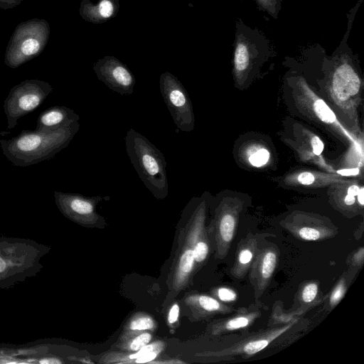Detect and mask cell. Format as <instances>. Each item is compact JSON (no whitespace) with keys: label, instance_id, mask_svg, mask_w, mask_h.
Instances as JSON below:
<instances>
[{"label":"cell","instance_id":"cell-29","mask_svg":"<svg viewBox=\"0 0 364 364\" xmlns=\"http://www.w3.org/2000/svg\"><path fill=\"white\" fill-rule=\"evenodd\" d=\"M311 143L314 154L317 156L320 155L324 148V144L322 141L318 136H315L311 139Z\"/></svg>","mask_w":364,"mask_h":364},{"label":"cell","instance_id":"cell-38","mask_svg":"<svg viewBox=\"0 0 364 364\" xmlns=\"http://www.w3.org/2000/svg\"><path fill=\"white\" fill-rule=\"evenodd\" d=\"M2 1H6V0H2Z\"/></svg>","mask_w":364,"mask_h":364},{"label":"cell","instance_id":"cell-22","mask_svg":"<svg viewBox=\"0 0 364 364\" xmlns=\"http://www.w3.org/2000/svg\"><path fill=\"white\" fill-rule=\"evenodd\" d=\"M345 291V282L342 279L337 284L336 287L334 288L331 294L330 304L332 306L336 305L340 301V300L343 298Z\"/></svg>","mask_w":364,"mask_h":364},{"label":"cell","instance_id":"cell-3","mask_svg":"<svg viewBox=\"0 0 364 364\" xmlns=\"http://www.w3.org/2000/svg\"><path fill=\"white\" fill-rule=\"evenodd\" d=\"M41 252L39 247L28 241L1 240L0 287L33 273Z\"/></svg>","mask_w":364,"mask_h":364},{"label":"cell","instance_id":"cell-6","mask_svg":"<svg viewBox=\"0 0 364 364\" xmlns=\"http://www.w3.org/2000/svg\"><path fill=\"white\" fill-rule=\"evenodd\" d=\"M51 92L48 82L36 80H26L14 87L4 105L7 128H14L19 118L37 108Z\"/></svg>","mask_w":364,"mask_h":364},{"label":"cell","instance_id":"cell-15","mask_svg":"<svg viewBox=\"0 0 364 364\" xmlns=\"http://www.w3.org/2000/svg\"><path fill=\"white\" fill-rule=\"evenodd\" d=\"M256 312L240 314L233 316L223 323V330L234 331L245 328L249 326L252 322V321L256 318Z\"/></svg>","mask_w":364,"mask_h":364},{"label":"cell","instance_id":"cell-20","mask_svg":"<svg viewBox=\"0 0 364 364\" xmlns=\"http://www.w3.org/2000/svg\"><path fill=\"white\" fill-rule=\"evenodd\" d=\"M195 259L193 250H187L182 255L180 259V269L185 273L191 271Z\"/></svg>","mask_w":364,"mask_h":364},{"label":"cell","instance_id":"cell-34","mask_svg":"<svg viewBox=\"0 0 364 364\" xmlns=\"http://www.w3.org/2000/svg\"><path fill=\"white\" fill-rule=\"evenodd\" d=\"M358 168H345L341 169L337 171V173L341 176H355L359 173Z\"/></svg>","mask_w":364,"mask_h":364},{"label":"cell","instance_id":"cell-36","mask_svg":"<svg viewBox=\"0 0 364 364\" xmlns=\"http://www.w3.org/2000/svg\"><path fill=\"white\" fill-rule=\"evenodd\" d=\"M355 201V196L347 194L344 198V203L347 205H353Z\"/></svg>","mask_w":364,"mask_h":364},{"label":"cell","instance_id":"cell-23","mask_svg":"<svg viewBox=\"0 0 364 364\" xmlns=\"http://www.w3.org/2000/svg\"><path fill=\"white\" fill-rule=\"evenodd\" d=\"M317 293L318 285L314 282L309 283L304 287L302 291V299L304 302L309 303L315 299Z\"/></svg>","mask_w":364,"mask_h":364},{"label":"cell","instance_id":"cell-33","mask_svg":"<svg viewBox=\"0 0 364 364\" xmlns=\"http://www.w3.org/2000/svg\"><path fill=\"white\" fill-rule=\"evenodd\" d=\"M156 355H157L156 353L151 351L149 353H146V354L136 358V362L139 363H144L149 362V361L154 360L156 358Z\"/></svg>","mask_w":364,"mask_h":364},{"label":"cell","instance_id":"cell-4","mask_svg":"<svg viewBox=\"0 0 364 364\" xmlns=\"http://www.w3.org/2000/svg\"><path fill=\"white\" fill-rule=\"evenodd\" d=\"M233 48V65L238 75L246 73L254 63L274 52L266 36L257 28L247 26L240 18L236 21Z\"/></svg>","mask_w":364,"mask_h":364},{"label":"cell","instance_id":"cell-30","mask_svg":"<svg viewBox=\"0 0 364 364\" xmlns=\"http://www.w3.org/2000/svg\"><path fill=\"white\" fill-rule=\"evenodd\" d=\"M297 179L302 184L309 185L314 181V176L310 172H303L299 175Z\"/></svg>","mask_w":364,"mask_h":364},{"label":"cell","instance_id":"cell-5","mask_svg":"<svg viewBox=\"0 0 364 364\" xmlns=\"http://www.w3.org/2000/svg\"><path fill=\"white\" fill-rule=\"evenodd\" d=\"M48 37L46 22L32 21L21 25L11 38L6 63L14 68L36 56L43 49Z\"/></svg>","mask_w":364,"mask_h":364},{"label":"cell","instance_id":"cell-12","mask_svg":"<svg viewBox=\"0 0 364 364\" xmlns=\"http://www.w3.org/2000/svg\"><path fill=\"white\" fill-rule=\"evenodd\" d=\"M80 117L65 106H54L43 112L38 117L36 130H50L78 122Z\"/></svg>","mask_w":364,"mask_h":364},{"label":"cell","instance_id":"cell-17","mask_svg":"<svg viewBox=\"0 0 364 364\" xmlns=\"http://www.w3.org/2000/svg\"><path fill=\"white\" fill-rule=\"evenodd\" d=\"M314 109L316 114L322 122L326 123L335 122V114L323 100H316L314 104Z\"/></svg>","mask_w":364,"mask_h":364},{"label":"cell","instance_id":"cell-32","mask_svg":"<svg viewBox=\"0 0 364 364\" xmlns=\"http://www.w3.org/2000/svg\"><path fill=\"white\" fill-rule=\"evenodd\" d=\"M179 307L177 304H174L169 311L168 322L170 323H174L178 317Z\"/></svg>","mask_w":364,"mask_h":364},{"label":"cell","instance_id":"cell-19","mask_svg":"<svg viewBox=\"0 0 364 364\" xmlns=\"http://www.w3.org/2000/svg\"><path fill=\"white\" fill-rule=\"evenodd\" d=\"M269 158V151L265 149H261L251 155L249 160L252 166L259 167L264 165L268 161Z\"/></svg>","mask_w":364,"mask_h":364},{"label":"cell","instance_id":"cell-26","mask_svg":"<svg viewBox=\"0 0 364 364\" xmlns=\"http://www.w3.org/2000/svg\"><path fill=\"white\" fill-rule=\"evenodd\" d=\"M151 338V336L149 333H144L138 336L131 343L130 349L132 350H139L141 348L147 345Z\"/></svg>","mask_w":364,"mask_h":364},{"label":"cell","instance_id":"cell-2","mask_svg":"<svg viewBox=\"0 0 364 364\" xmlns=\"http://www.w3.org/2000/svg\"><path fill=\"white\" fill-rule=\"evenodd\" d=\"M124 139L127 155L146 188L156 198H165L168 192V183L163 153L132 128L128 130Z\"/></svg>","mask_w":364,"mask_h":364},{"label":"cell","instance_id":"cell-16","mask_svg":"<svg viewBox=\"0 0 364 364\" xmlns=\"http://www.w3.org/2000/svg\"><path fill=\"white\" fill-rule=\"evenodd\" d=\"M257 8L260 11L267 13L274 19L278 18L282 8L283 0H253Z\"/></svg>","mask_w":364,"mask_h":364},{"label":"cell","instance_id":"cell-1","mask_svg":"<svg viewBox=\"0 0 364 364\" xmlns=\"http://www.w3.org/2000/svg\"><path fill=\"white\" fill-rule=\"evenodd\" d=\"M80 128L78 122L50 130L23 131L0 140L4 156L17 166H27L53 158L67 147Z\"/></svg>","mask_w":364,"mask_h":364},{"label":"cell","instance_id":"cell-8","mask_svg":"<svg viewBox=\"0 0 364 364\" xmlns=\"http://www.w3.org/2000/svg\"><path fill=\"white\" fill-rule=\"evenodd\" d=\"M94 70L98 79L109 89L121 95L134 92L135 78L132 73L115 59H106L96 64Z\"/></svg>","mask_w":364,"mask_h":364},{"label":"cell","instance_id":"cell-7","mask_svg":"<svg viewBox=\"0 0 364 364\" xmlns=\"http://www.w3.org/2000/svg\"><path fill=\"white\" fill-rule=\"evenodd\" d=\"M160 92L178 129L189 132L194 128L193 106L188 92L173 75L166 72L160 77Z\"/></svg>","mask_w":364,"mask_h":364},{"label":"cell","instance_id":"cell-11","mask_svg":"<svg viewBox=\"0 0 364 364\" xmlns=\"http://www.w3.org/2000/svg\"><path fill=\"white\" fill-rule=\"evenodd\" d=\"M360 86L358 75L350 63H341L335 68L332 76V91L337 100H348L358 92Z\"/></svg>","mask_w":364,"mask_h":364},{"label":"cell","instance_id":"cell-28","mask_svg":"<svg viewBox=\"0 0 364 364\" xmlns=\"http://www.w3.org/2000/svg\"><path fill=\"white\" fill-rule=\"evenodd\" d=\"M218 296L223 301H233L237 298V294L233 290L224 287L218 290Z\"/></svg>","mask_w":364,"mask_h":364},{"label":"cell","instance_id":"cell-37","mask_svg":"<svg viewBox=\"0 0 364 364\" xmlns=\"http://www.w3.org/2000/svg\"><path fill=\"white\" fill-rule=\"evenodd\" d=\"M363 192H364L363 188H361V189H359V191H358V193L357 194V196H358V202L360 203V204L361 205H363L364 204Z\"/></svg>","mask_w":364,"mask_h":364},{"label":"cell","instance_id":"cell-25","mask_svg":"<svg viewBox=\"0 0 364 364\" xmlns=\"http://www.w3.org/2000/svg\"><path fill=\"white\" fill-rule=\"evenodd\" d=\"M194 259L196 262L203 261L208 252V247L205 242H198L193 250Z\"/></svg>","mask_w":364,"mask_h":364},{"label":"cell","instance_id":"cell-31","mask_svg":"<svg viewBox=\"0 0 364 364\" xmlns=\"http://www.w3.org/2000/svg\"><path fill=\"white\" fill-rule=\"evenodd\" d=\"M154 350L153 345H146L141 348L137 353H135L131 355H129L130 359H136L146 353H149Z\"/></svg>","mask_w":364,"mask_h":364},{"label":"cell","instance_id":"cell-21","mask_svg":"<svg viewBox=\"0 0 364 364\" xmlns=\"http://www.w3.org/2000/svg\"><path fill=\"white\" fill-rule=\"evenodd\" d=\"M198 302L200 306L208 311H215L221 309V305L217 300L208 296H200Z\"/></svg>","mask_w":364,"mask_h":364},{"label":"cell","instance_id":"cell-18","mask_svg":"<svg viewBox=\"0 0 364 364\" xmlns=\"http://www.w3.org/2000/svg\"><path fill=\"white\" fill-rule=\"evenodd\" d=\"M253 252L250 247H246L242 248L237 255L236 263V272L242 273L245 272L248 265L252 259ZM238 273V274H239Z\"/></svg>","mask_w":364,"mask_h":364},{"label":"cell","instance_id":"cell-9","mask_svg":"<svg viewBox=\"0 0 364 364\" xmlns=\"http://www.w3.org/2000/svg\"><path fill=\"white\" fill-rule=\"evenodd\" d=\"M293 323L267 330L254 336H250L232 346L220 353L225 355L250 356L266 348L272 341L287 331Z\"/></svg>","mask_w":364,"mask_h":364},{"label":"cell","instance_id":"cell-14","mask_svg":"<svg viewBox=\"0 0 364 364\" xmlns=\"http://www.w3.org/2000/svg\"><path fill=\"white\" fill-rule=\"evenodd\" d=\"M236 220L235 217L226 213L222 216L219 223V234L223 242L229 245L232 241L235 229Z\"/></svg>","mask_w":364,"mask_h":364},{"label":"cell","instance_id":"cell-10","mask_svg":"<svg viewBox=\"0 0 364 364\" xmlns=\"http://www.w3.org/2000/svg\"><path fill=\"white\" fill-rule=\"evenodd\" d=\"M55 203L60 210L70 217L85 218L95 215L96 203L102 199L100 196L89 198L80 194L55 191Z\"/></svg>","mask_w":364,"mask_h":364},{"label":"cell","instance_id":"cell-13","mask_svg":"<svg viewBox=\"0 0 364 364\" xmlns=\"http://www.w3.org/2000/svg\"><path fill=\"white\" fill-rule=\"evenodd\" d=\"M277 256L272 250H267L259 257L257 264V276L259 282L267 283L271 278L277 264Z\"/></svg>","mask_w":364,"mask_h":364},{"label":"cell","instance_id":"cell-27","mask_svg":"<svg viewBox=\"0 0 364 364\" xmlns=\"http://www.w3.org/2000/svg\"><path fill=\"white\" fill-rule=\"evenodd\" d=\"M113 4L109 0H102L98 5V11L103 18H109L112 15Z\"/></svg>","mask_w":364,"mask_h":364},{"label":"cell","instance_id":"cell-35","mask_svg":"<svg viewBox=\"0 0 364 364\" xmlns=\"http://www.w3.org/2000/svg\"><path fill=\"white\" fill-rule=\"evenodd\" d=\"M359 187L357 186H351L348 188L347 194L353 196H356L359 191Z\"/></svg>","mask_w":364,"mask_h":364},{"label":"cell","instance_id":"cell-24","mask_svg":"<svg viewBox=\"0 0 364 364\" xmlns=\"http://www.w3.org/2000/svg\"><path fill=\"white\" fill-rule=\"evenodd\" d=\"M154 326V322L149 317L138 318L132 321L130 328L132 330H146Z\"/></svg>","mask_w":364,"mask_h":364}]
</instances>
